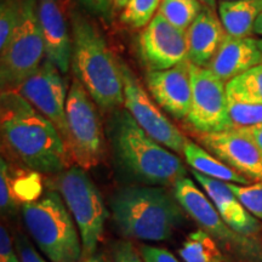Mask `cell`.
I'll return each instance as SVG.
<instances>
[{
	"label": "cell",
	"instance_id": "obj_1",
	"mask_svg": "<svg viewBox=\"0 0 262 262\" xmlns=\"http://www.w3.org/2000/svg\"><path fill=\"white\" fill-rule=\"evenodd\" d=\"M0 130L6 148L33 171L55 175L73 162L56 126L14 90L2 91Z\"/></svg>",
	"mask_w": 262,
	"mask_h": 262
},
{
	"label": "cell",
	"instance_id": "obj_43",
	"mask_svg": "<svg viewBox=\"0 0 262 262\" xmlns=\"http://www.w3.org/2000/svg\"><path fill=\"white\" fill-rule=\"evenodd\" d=\"M112 2H113V0H112Z\"/></svg>",
	"mask_w": 262,
	"mask_h": 262
},
{
	"label": "cell",
	"instance_id": "obj_29",
	"mask_svg": "<svg viewBox=\"0 0 262 262\" xmlns=\"http://www.w3.org/2000/svg\"><path fill=\"white\" fill-rule=\"evenodd\" d=\"M9 164L4 158L0 160V209L3 215H12L17 206L14 189V179Z\"/></svg>",
	"mask_w": 262,
	"mask_h": 262
},
{
	"label": "cell",
	"instance_id": "obj_26",
	"mask_svg": "<svg viewBox=\"0 0 262 262\" xmlns=\"http://www.w3.org/2000/svg\"><path fill=\"white\" fill-rule=\"evenodd\" d=\"M25 0H2L0 5V52L11 41L24 12Z\"/></svg>",
	"mask_w": 262,
	"mask_h": 262
},
{
	"label": "cell",
	"instance_id": "obj_4",
	"mask_svg": "<svg viewBox=\"0 0 262 262\" xmlns=\"http://www.w3.org/2000/svg\"><path fill=\"white\" fill-rule=\"evenodd\" d=\"M112 216L127 238L147 242L169 239L185 222L181 204L159 186H126L111 199Z\"/></svg>",
	"mask_w": 262,
	"mask_h": 262
},
{
	"label": "cell",
	"instance_id": "obj_2",
	"mask_svg": "<svg viewBox=\"0 0 262 262\" xmlns=\"http://www.w3.org/2000/svg\"><path fill=\"white\" fill-rule=\"evenodd\" d=\"M72 64L74 75L101 110L124 104L122 62L108 47L97 26L79 11L72 14Z\"/></svg>",
	"mask_w": 262,
	"mask_h": 262
},
{
	"label": "cell",
	"instance_id": "obj_17",
	"mask_svg": "<svg viewBox=\"0 0 262 262\" xmlns=\"http://www.w3.org/2000/svg\"><path fill=\"white\" fill-rule=\"evenodd\" d=\"M196 182L204 189L209 199L214 203L219 214L233 231L238 233L254 237L261 229L257 217L253 216L238 201L228 187V182L209 178L201 172H193Z\"/></svg>",
	"mask_w": 262,
	"mask_h": 262
},
{
	"label": "cell",
	"instance_id": "obj_13",
	"mask_svg": "<svg viewBox=\"0 0 262 262\" xmlns=\"http://www.w3.org/2000/svg\"><path fill=\"white\" fill-rule=\"evenodd\" d=\"M141 60L148 71H164L187 60V32L166 21L159 12L139 39Z\"/></svg>",
	"mask_w": 262,
	"mask_h": 262
},
{
	"label": "cell",
	"instance_id": "obj_24",
	"mask_svg": "<svg viewBox=\"0 0 262 262\" xmlns=\"http://www.w3.org/2000/svg\"><path fill=\"white\" fill-rule=\"evenodd\" d=\"M204 6L201 0H162L158 12L172 26L187 32Z\"/></svg>",
	"mask_w": 262,
	"mask_h": 262
},
{
	"label": "cell",
	"instance_id": "obj_28",
	"mask_svg": "<svg viewBox=\"0 0 262 262\" xmlns=\"http://www.w3.org/2000/svg\"><path fill=\"white\" fill-rule=\"evenodd\" d=\"M228 187L249 212L262 220V182L254 185L228 182Z\"/></svg>",
	"mask_w": 262,
	"mask_h": 262
},
{
	"label": "cell",
	"instance_id": "obj_3",
	"mask_svg": "<svg viewBox=\"0 0 262 262\" xmlns=\"http://www.w3.org/2000/svg\"><path fill=\"white\" fill-rule=\"evenodd\" d=\"M110 139L119 165L137 182L173 186L187 175L182 160L152 139L126 110L113 116Z\"/></svg>",
	"mask_w": 262,
	"mask_h": 262
},
{
	"label": "cell",
	"instance_id": "obj_38",
	"mask_svg": "<svg viewBox=\"0 0 262 262\" xmlns=\"http://www.w3.org/2000/svg\"><path fill=\"white\" fill-rule=\"evenodd\" d=\"M129 0H113V5L116 9H124Z\"/></svg>",
	"mask_w": 262,
	"mask_h": 262
},
{
	"label": "cell",
	"instance_id": "obj_22",
	"mask_svg": "<svg viewBox=\"0 0 262 262\" xmlns=\"http://www.w3.org/2000/svg\"><path fill=\"white\" fill-rule=\"evenodd\" d=\"M217 244L208 232L199 228L183 241L179 255L183 262H226Z\"/></svg>",
	"mask_w": 262,
	"mask_h": 262
},
{
	"label": "cell",
	"instance_id": "obj_10",
	"mask_svg": "<svg viewBox=\"0 0 262 262\" xmlns=\"http://www.w3.org/2000/svg\"><path fill=\"white\" fill-rule=\"evenodd\" d=\"M186 120L199 134L233 129L226 83L209 68L192 64V102Z\"/></svg>",
	"mask_w": 262,
	"mask_h": 262
},
{
	"label": "cell",
	"instance_id": "obj_6",
	"mask_svg": "<svg viewBox=\"0 0 262 262\" xmlns=\"http://www.w3.org/2000/svg\"><path fill=\"white\" fill-rule=\"evenodd\" d=\"M57 188L79 229L83 257L91 256L96 253L110 215L102 195L86 170L78 165L58 173Z\"/></svg>",
	"mask_w": 262,
	"mask_h": 262
},
{
	"label": "cell",
	"instance_id": "obj_27",
	"mask_svg": "<svg viewBox=\"0 0 262 262\" xmlns=\"http://www.w3.org/2000/svg\"><path fill=\"white\" fill-rule=\"evenodd\" d=\"M228 113L233 129L262 125V104L228 100Z\"/></svg>",
	"mask_w": 262,
	"mask_h": 262
},
{
	"label": "cell",
	"instance_id": "obj_15",
	"mask_svg": "<svg viewBox=\"0 0 262 262\" xmlns=\"http://www.w3.org/2000/svg\"><path fill=\"white\" fill-rule=\"evenodd\" d=\"M147 89L160 108L175 119H186L192 102V63L182 61L175 67L146 73Z\"/></svg>",
	"mask_w": 262,
	"mask_h": 262
},
{
	"label": "cell",
	"instance_id": "obj_37",
	"mask_svg": "<svg viewBox=\"0 0 262 262\" xmlns=\"http://www.w3.org/2000/svg\"><path fill=\"white\" fill-rule=\"evenodd\" d=\"M254 33H255V34L262 35V14L258 16V18L256 19V22H255Z\"/></svg>",
	"mask_w": 262,
	"mask_h": 262
},
{
	"label": "cell",
	"instance_id": "obj_5",
	"mask_svg": "<svg viewBox=\"0 0 262 262\" xmlns=\"http://www.w3.org/2000/svg\"><path fill=\"white\" fill-rule=\"evenodd\" d=\"M24 224L39 250L50 262H80L79 229L60 192L48 191L21 206Z\"/></svg>",
	"mask_w": 262,
	"mask_h": 262
},
{
	"label": "cell",
	"instance_id": "obj_12",
	"mask_svg": "<svg viewBox=\"0 0 262 262\" xmlns=\"http://www.w3.org/2000/svg\"><path fill=\"white\" fill-rule=\"evenodd\" d=\"M58 68L45 57L40 67L16 89L35 110L56 126L67 143V86ZM67 146V145H66Z\"/></svg>",
	"mask_w": 262,
	"mask_h": 262
},
{
	"label": "cell",
	"instance_id": "obj_31",
	"mask_svg": "<svg viewBox=\"0 0 262 262\" xmlns=\"http://www.w3.org/2000/svg\"><path fill=\"white\" fill-rule=\"evenodd\" d=\"M0 262H21L8 228L4 225L0 227Z\"/></svg>",
	"mask_w": 262,
	"mask_h": 262
},
{
	"label": "cell",
	"instance_id": "obj_7",
	"mask_svg": "<svg viewBox=\"0 0 262 262\" xmlns=\"http://www.w3.org/2000/svg\"><path fill=\"white\" fill-rule=\"evenodd\" d=\"M0 54L2 91H15L40 67L47 54L39 19L38 0H25L21 22L11 41Z\"/></svg>",
	"mask_w": 262,
	"mask_h": 262
},
{
	"label": "cell",
	"instance_id": "obj_8",
	"mask_svg": "<svg viewBox=\"0 0 262 262\" xmlns=\"http://www.w3.org/2000/svg\"><path fill=\"white\" fill-rule=\"evenodd\" d=\"M173 187V195L202 229L239 258L247 261H262V245L254 237L238 233L224 221L209 196H206L191 179L179 180Z\"/></svg>",
	"mask_w": 262,
	"mask_h": 262
},
{
	"label": "cell",
	"instance_id": "obj_23",
	"mask_svg": "<svg viewBox=\"0 0 262 262\" xmlns=\"http://www.w3.org/2000/svg\"><path fill=\"white\" fill-rule=\"evenodd\" d=\"M228 100L262 104V63L226 84Z\"/></svg>",
	"mask_w": 262,
	"mask_h": 262
},
{
	"label": "cell",
	"instance_id": "obj_20",
	"mask_svg": "<svg viewBox=\"0 0 262 262\" xmlns=\"http://www.w3.org/2000/svg\"><path fill=\"white\" fill-rule=\"evenodd\" d=\"M219 14L227 34L233 37H250L254 26L262 14V0L220 2Z\"/></svg>",
	"mask_w": 262,
	"mask_h": 262
},
{
	"label": "cell",
	"instance_id": "obj_40",
	"mask_svg": "<svg viewBox=\"0 0 262 262\" xmlns=\"http://www.w3.org/2000/svg\"><path fill=\"white\" fill-rule=\"evenodd\" d=\"M256 41H257V47H258V49H260V51L262 54V39H256Z\"/></svg>",
	"mask_w": 262,
	"mask_h": 262
},
{
	"label": "cell",
	"instance_id": "obj_30",
	"mask_svg": "<svg viewBox=\"0 0 262 262\" xmlns=\"http://www.w3.org/2000/svg\"><path fill=\"white\" fill-rule=\"evenodd\" d=\"M15 247L21 262H47L41 257V255L33 248L29 239L24 234H17Z\"/></svg>",
	"mask_w": 262,
	"mask_h": 262
},
{
	"label": "cell",
	"instance_id": "obj_11",
	"mask_svg": "<svg viewBox=\"0 0 262 262\" xmlns=\"http://www.w3.org/2000/svg\"><path fill=\"white\" fill-rule=\"evenodd\" d=\"M124 78V108L135 122L160 145L178 155H183L188 139L176 127L150 100L136 75L122 62Z\"/></svg>",
	"mask_w": 262,
	"mask_h": 262
},
{
	"label": "cell",
	"instance_id": "obj_42",
	"mask_svg": "<svg viewBox=\"0 0 262 262\" xmlns=\"http://www.w3.org/2000/svg\"><path fill=\"white\" fill-rule=\"evenodd\" d=\"M80 262H84V260H81V261H80Z\"/></svg>",
	"mask_w": 262,
	"mask_h": 262
},
{
	"label": "cell",
	"instance_id": "obj_9",
	"mask_svg": "<svg viewBox=\"0 0 262 262\" xmlns=\"http://www.w3.org/2000/svg\"><path fill=\"white\" fill-rule=\"evenodd\" d=\"M94 100L77 78L68 91L67 148L75 165L89 170L103 156V133Z\"/></svg>",
	"mask_w": 262,
	"mask_h": 262
},
{
	"label": "cell",
	"instance_id": "obj_34",
	"mask_svg": "<svg viewBox=\"0 0 262 262\" xmlns=\"http://www.w3.org/2000/svg\"><path fill=\"white\" fill-rule=\"evenodd\" d=\"M79 2L93 14L106 19L111 18L112 6H114L112 0H79Z\"/></svg>",
	"mask_w": 262,
	"mask_h": 262
},
{
	"label": "cell",
	"instance_id": "obj_32",
	"mask_svg": "<svg viewBox=\"0 0 262 262\" xmlns=\"http://www.w3.org/2000/svg\"><path fill=\"white\" fill-rule=\"evenodd\" d=\"M141 256L145 262H180L173 254L164 248L142 245L140 249Z\"/></svg>",
	"mask_w": 262,
	"mask_h": 262
},
{
	"label": "cell",
	"instance_id": "obj_33",
	"mask_svg": "<svg viewBox=\"0 0 262 262\" xmlns=\"http://www.w3.org/2000/svg\"><path fill=\"white\" fill-rule=\"evenodd\" d=\"M134 245L129 242H120L114 249L113 262H145Z\"/></svg>",
	"mask_w": 262,
	"mask_h": 262
},
{
	"label": "cell",
	"instance_id": "obj_21",
	"mask_svg": "<svg viewBox=\"0 0 262 262\" xmlns=\"http://www.w3.org/2000/svg\"><path fill=\"white\" fill-rule=\"evenodd\" d=\"M183 157L192 170L203 173V175L214 178L221 181L233 182L238 185H249L250 179L242 175L237 170L232 169L227 164L212 156L205 148L188 140L183 149Z\"/></svg>",
	"mask_w": 262,
	"mask_h": 262
},
{
	"label": "cell",
	"instance_id": "obj_35",
	"mask_svg": "<svg viewBox=\"0 0 262 262\" xmlns=\"http://www.w3.org/2000/svg\"><path fill=\"white\" fill-rule=\"evenodd\" d=\"M237 130H241L242 133L250 137V139L258 146V148L262 150V125L254 126V127H244V129H237Z\"/></svg>",
	"mask_w": 262,
	"mask_h": 262
},
{
	"label": "cell",
	"instance_id": "obj_25",
	"mask_svg": "<svg viewBox=\"0 0 262 262\" xmlns=\"http://www.w3.org/2000/svg\"><path fill=\"white\" fill-rule=\"evenodd\" d=\"M162 0H129L120 15V21L127 27L145 28L157 15Z\"/></svg>",
	"mask_w": 262,
	"mask_h": 262
},
{
	"label": "cell",
	"instance_id": "obj_36",
	"mask_svg": "<svg viewBox=\"0 0 262 262\" xmlns=\"http://www.w3.org/2000/svg\"><path fill=\"white\" fill-rule=\"evenodd\" d=\"M83 260H84V262H107L106 260H104V257L102 256V255L96 254V253H95L94 255H91V256L84 257Z\"/></svg>",
	"mask_w": 262,
	"mask_h": 262
},
{
	"label": "cell",
	"instance_id": "obj_18",
	"mask_svg": "<svg viewBox=\"0 0 262 262\" xmlns=\"http://www.w3.org/2000/svg\"><path fill=\"white\" fill-rule=\"evenodd\" d=\"M262 63L256 39L226 34L208 68L226 84L255 66Z\"/></svg>",
	"mask_w": 262,
	"mask_h": 262
},
{
	"label": "cell",
	"instance_id": "obj_16",
	"mask_svg": "<svg viewBox=\"0 0 262 262\" xmlns=\"http://www.w3.org/2000/svg\"><path fill=\"white\" fill-rule=\"evenodd\" d=\"M38 11L47 58L67 74L72 64V34L60 0H38Z\"/></svg>",
	"mask_w": 262,
	"mask_h": 262
},
{
	"label": "cell",
	"instance_id": "obj_39",
	"mask_svg": "<svg viewBox=\"0 0 262 262\" xmlns=\"http://www.w3.org/2000/svg\"><path fill=\"white\" fill-rule=\"evenodd\" d=\"M201 2L204 4L205 6H209L211 9H216V0H201Z\"/></svg>",
	"mask_w": 262,
	"mask_h": 262
},
{
	"label": "cell",
	"instance_id": "obj_19",
	"mask_svg": "<svg viewBox=\"0 0 262 262\" xmlns=\"http://www.w3.org/2000/svg\"><path fill=\"white\" fill-rule=\"evenodd\" d=\"M226 34L215 10L204 6L187 31V60L196 67L208 68Z\"/></svg>",
	"mask_w": 262,
	"mask_h": 262
},
{
	"label": "cell",
	"instance_id": "obj_41",
	"mask_svg": "<svg viewBox=\"0 0 262 262\" xmlns=\"http://www.w3.org/2000/svg\"><path fill=\"white\" fill-rule=\"evenodd\" d=\"M221 2H234V0H221Z\"/></svg>",
	"mask_w": 262,
	"mask_h": 262
},
{
	"label": "cell",
	"instance_id": "obj_14",
	"mask_svg": "<svg viewBox=\"0 0 262 262\" xmlns=\"http://www.w3.org/2000/svg\"><path fill=\"white\" fill-rule=\"evenodd\" d=\"M199 142L232 169L248 179L262 182V150L241 130L201 134Z\"/></svg>",
	"mask_w": 262,
	"mask_h": 262
}]
</instances>
